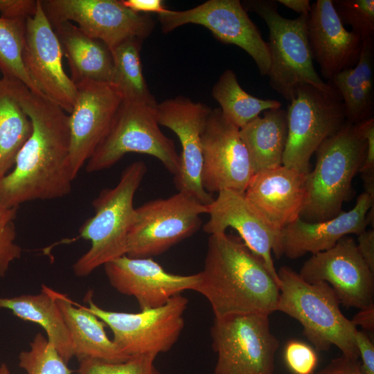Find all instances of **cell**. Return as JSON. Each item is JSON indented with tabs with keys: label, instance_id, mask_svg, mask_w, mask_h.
<instances>
[{
	"label": "cell",
	"instance_id": "obj_40",
	"mask_svg": "<svg viewBox=\"0 0 374 374\" xmlns=\"http://www.w3.org/2000/svg\"><path fill=\"white\" fill-rule=\"evenodd\" d=\"M316 374H364L359 359L341 356L332 359Z\"/></svg>",
	"mask_w": 374,
	"mask_h": 374
},
{
	"label": "cell",
	"instance_id": "obj_47",
	"mask_svg": "<svg viewBox=\"0 0 374 374\" xmlns=\"http://www.w3.org/2000/svg\"><path fill=\"white\" fill-rule=\"evenodd\" d=\"M0 374H11L8 366L5 363L0 365Z\"/></svg>",
	"mask_w": 374,
	"mask_h": 374
},
{
	"label": "cell",
	"instance_id": "obj_32",
	"mask_svg": "<svg viewBox=\"0 0 374 374\" xmlns=\"http://www.w3.org/2000/svg\"><path fill=\"white\" fill-rule=\"evenodd\" d=\"M26 21L0 17V71L2 78L19 81L32 92L43 95L30 78L23 62Z\"/></svg>",
	"mask_w": 374,
	"mask_h": 374
},
{
	"label": "cell",
	"instance_id": "obj_14",
	"mask_svg": "<svg viewBox=\"0 0 374 374\" xmlns=\"http://www.w3.org/2000/svg\"><path fill=\"white\" fill-rule=\"evenodd\" d=\"M201 142L204 189L210 194L224 190L244 193L254 172L240 129L223 117L220 108L211 109Z\"/></svg>",
	"mask_w": 374,
	"mask_h": 374
},
{
	"label": "cell",
	"instance_id": "obj_17",
	"mask_svg": "<svg viewBox=\"0 0 374 374\" xmlns=\"http://www.w3.org/2000/svg\"><path fill=\"white\" fill-rule=\"evenodd\" d=\"M211 109L184 96H177L157 103V118L159 125L174 132L182 151L179 173L174 183L179 192L188 193L204 205L214 199L201 182L202 152L201 136Z\"/></svg>",
	"mask_w": 374,
	"mask_h": 374
},
{
	"label": "cell",
	"instance_id": "obj_29",
	"mask_svg": "<svg viewBox=\"0 0 374 374\" xmlns=\"http://www.w3.org/2000/svg\"><path fill=\"white\" fill-rule=\"evenodd\" d=\"M32 129L31 121L20 105L10 81L0 78V180L13 168Z\"/></svg>",
	"mask_w": 374,
	"mask_h": 374
},
{
	"label": "cell",
	"instance_id": "obj_13",
	"mask_svg": "<svg viewBox=\"0 0 374 374\" xmlns=\"http://www.w3.org/2000/svg\"><path fill=\"white\" fill-rule=\"evenodd\" d=\"M51 24L74 21L88 36L112 50L129 38L142 41L152 31L154 22L146 14L135 12L118 0H41Z\"/></svg>",
	"mask_w": 374,
	"mask_h": 374
},
{
	"label": "cell",
	"instance_id": "obj_20",
	"mask_svg": "<svg viewBox=\"0 0 374 374\" xmlns=\"http://www.w3.org/2000/svg\"><path fill=\"white\" fill-rule=\"evenodd\" d=\"M103 266L109 284L120 294L133 296L141 310L160 307L184 291L193 290L199 279V273H170L151 258L125 255Z\"/></svg>",
	"mask_w": 374,
	"mask_h": 374
},
{
	"label": "cell",
	"instance_id": "obj_27",
	"mask_svg": "<svg viewBox=\"0 0 374 374\" xmlns=\"http://www.w3.org/2000/svg\"><path fill=\"white\" fill-rule=\"evenodd\" d=\"M340 95L346 121L353 124L373 117L374 37L364 39L356 65L336 74L327 82Z\"/></svg>",
	"mask_w": 374,
	"mask_h": 374
},
{
	"label": "cell",
	"instance_id": "obj_9",
	"mask_svg": "<svg viewBox=\"0 0 374 374\" xmlns=\"http://www.w3.org/2000/svg\"><path fill=\"white\" fill-rule=\"evenodd\" d=\"M211 335L217 355L213 374H274L279 342L271 331L269 316L214 317Z\"/></svg>",
	"mask_w": 374,
	"mask_h": 374
},
{
	"label": "cell",
	"instance_id": "obj_46",
	"mask_svg": "<svg viewBox=\"0 0 374 374\" xmlns=\"http://www.w3.org/2000/svg\"><path fill=\"white\" fill-rule=\"evenodd\" d=\"M365 193L374 199V172L362 174Z\"/></svg>",
	"mask_w": 374,
	"mask_h": 374
},
{
	"label": "cell",
	"instance_id": "obj_16",
	"mask_svg": "<svg viewBox=\"0 0 374 374\" xmlns=\"http://www.w3.org/2000/svg\"><path fill=\"white\" fill-rule=\"evenodd\" d=\"M62 51L56 34L37 0V10L26 21L22 53L25 68L44 96L71 113L77 87L64 71Z\"/></svg>",
	"mask_w": 374,
	"mask_h": 374
},
{
	"label": "cell",
	"instance_id": "obj_34",
	"mask_svg": "<svg viewBox=\"0 0 374 374\" xmlns=\"http://www.w3.org/2000/svg\"><path fill=\"white\" fill-rule=\"evenodd\" d=\"M157 355L153 353L131 356L120 363H110L97 359L79 362L75 374H161L154 362Z\"/></svg>",
	"mask_w": 374,
	"mask_h": 374
},
{
	"label": "cell",
	"instance_id": "obj_6",
	"mask_svg": "<svg viewBox=\"0 0 374 374\" xmlns=\"http://www.w3.org/2000/svg\"><path fill=\"white\" fill-rule=\"evenodd\" d=\"M246 11L260 17L269 28V85L285 99L292 101L296 90L308 84L325 91L333 89L317 73L307 31L308 15L287 19L280 15L277 1L249 0L242 3Z\"/></svg>",
	"mask_w": 374,
	"mask_h": 374
},
{
	"label": "cell",
	"instance_id": "obj_19",
	"mask_svg": "<svg viewBox=\"0 0 374 374\" xmlns=\"http://www.w3.org/2000/svg\"><path fill=\"white\" fill-rule=\"evenodd\" d=\"M75 85L76 98L69 114L70 160L75 177L108 132L123 102L111 83L84 80Z\"/></svg>",
	"mask_w": 374,
	"mask_h": 374
},
{
	"label": "cell",
	"instance_id": "obj_3",
	"mask_svg": "<svg viewBox=\"0 0 374 374\" xmlns=\"http://www.w3.org/2000/svg\"><path fill=\"white\" fill-rule=\"evenodd\" d=\"M277 273L280 284L276 311L297 320L317 350L326 351L335 346L343 355L359 359L355 340L357 328L341 312L330 285L323 281L309 283L286 266Z\"/></svg>",
	"mask_w": 374,
	"mask_h": 374
},
{
	"label": "cell",
	"instance_id": "obj_28",
	"mask_svg": "<svg viewBox=\"0 0 374 374\" xmlns=\"http://www.w3.org/2000/svg\"><path fill=\"white\" fill-rule=\"evenodd\" d=\"M254 173L282 166L287 144V111L280 108L263 112L240 129Z\"/></svg>",
	"mask_w": 374,
	"mask_h": 374
},
{
	"label": "cell",
	"instance_id": "obj_43",
	"mask_svg": "<svg viewBox=\"0 0 374 374\" xmlns=\"http://www.w3.org/2000/svg\"><path fill=\"white\" fill-rule=\"evenodd\" d=\"M121 2L126 8L141 14H159L167 9L161 0H121Z\"/></svg>",
	"mask_w": 374,
	"mask_h": 374
},
{
	"label": "cell",
	"instance_id": "obj_33",
	"mask_svg": "<svg viewBox=\"0 0 374 374\" xmlns=\"http://www.w3.org/2000/svg\"><path fill=\"white\" fill-rule=\"evenodd\" d=\"M19 366L27 374H72L53 344L39 332L30 343V349L19 354Z\"/></svg>",
	"mask_w": 374,
	"mask_h": 374
},
{
	"label": "cell",
	"instance_id": "obj_21",
	"mask_svg": "<svg viewBox=\"0 0 374 374\" xmlns=\"http://www.w3.org/2000/svg\"><path fill=\"white\" fill-rule=\"evenodd\" d=\"M307 31L312 59L324 79L328 81L357 63L363 39L345 28L332 0H317L311 5Z\"/></svg>",
	"mask_w": 374,
	"mask_h": 374
},
{
	"label": "cell",
	"instance_id": "obj_41",
	"mask_svg": "<svg viewBox=\"0 0 374 374\" xmlns=\"http://www.w3.org/2000/svg\"><path fill=\"white\" fill-rule=\"evenodd\" d=\"M357 125L367 142L366 157L359 172L361 174L374 172V118L365 120Z\"/></svg>",
	"mask_w": 374,
	"mask_h": 374
},
{
	"label": "cell",
	"instance_id": "obj_18",
	"mask_svg": "<svg viewBox=\"0 0 374 374\" xmlns=\"http://www.w3.org/2000/svg\"><path fill=\"white\" fill-rule=\"evenodd\" d=\"M208 220L203 226L210 235L235 229L247 247L264 262L280 287V280L271 253L278 258L283 256L281 230L262 217L246 198L244 193L224 190L208 205Z\"/></svg>",
	"mask_w": 374,
	"mask_h": 374
},
{
	"label": "cell",
	"instance_id": "obj_30",
	"mask_svg": "<svg viewBox=\"0 0 374 374\" xmlns=\"http://www.w3.org/2000/svg\"><path fill=\"white\" fill-rule=\"evenodd\" d=\"M142 40L129 38L111 50L114 71L112 83L123 101L156 107L157 103L146 84L140 57Z\"/></svg>",
	"mask_w": 374,
	"mask_h": 374
},
{
	"label": "cell",
	"instance_id": "obj_25",
	"mask_svg": "<svg viewBox=\"0 0 374 374\" xmlns=\"http://www.w3.org/2000/svg\"><path fill=\"white\" fill-rule=\"evenodd\" d=\"M70 67L71 79L112 83L114 71L110 49L103 42L84 33L70 21L51 24Z\"/></svg>",
	"mask_w": 374,
	"mask_h": 374
},
{
	"label": "cell",
	"instance_id": "obj_39",
	"mask_svg": "<svg viewBox=\"0 0 374 374\" xmlns=\"http://www.w3.org/2000/svg\"><path fill=\"white\" fill-rule=\"evenodd\" d=\"M355 340L364 374H374V344L366 332L356 330Z\"/></svg>",
	"mask_w": 374,
	"mask_h": 374
},
{
	"label": "cell",
	"instance_id": "obj_42",
	"mask_svg": "<svg viewBox=\"0 0 374 374\" xmlns=\"http://www.w3.org/2000/svg\"><path fill=\"white\" fill-rule=\"evenodd\" d=\"M357 249L364 262L374 273V231L365 230L357 235Z\"/></svg>",
	"mask_w": 374,
	"mask_h": 374
},
{
	"label": "cell",
	"instance_id": "obj_31",
	"mask_svg": "<svg viewBox=\"0 0 374 374\" xmlns=\"http://www.w3.org/2000/svg\"><path fill=\"white\" fill-rule=\"evenodd\" d=\"M213 98L220 105L223 117L240 129L262 112L280 108V101L251 96L240 85L231 69L225 70L212 89Z\"/></svg>",
	"mask_w": 374,
	"mask_h": 374
},
{
	"label": "cell",
	"instance_id": "obj_24",
	"mask_svg": "<svg viewBox=\"0 0 374 374\" xmlns=\"http://www.w3.org/2000/svg\"><path fill=\"white\" fill-rule=\"evenodd\" d=\"M52 294L69 330L74 357L78 362L91 359L120 363L130 357L122 353L108 337L105 330L106 324L85 306L53 289Z\"/></svg>",
	"mask_w": 374,
	"mask_h": 374
},
{
	"label": "cell",
	"instance_id": "obj_38",
	"mask_svg": "<svg viewBox=\"0 0 374 374\" xmlns=\"http://www.w3.org/2000/svg\"><path fill=\"white\" fill-rule=\"evenodd\" d=\"M37 0H0V17L8 19H24L33 16Z\"/></svg>",
	"mask_w": 374,
	"mask_h": 374
},
{
	"label": "cell",
	"instance_id": "obj_2",
	"mask_svg": "<svg viewBox=\"0 0 374 374\" xmlns=\"http://www.w3.org/2000/svg\"><path fill=\"white\" fill-rule=\"evenodd\" d=\"M199 276L193 290L208 301L215 317L276 311L279 285L240 237L210 235Z\"/></svg>",
	"mask_w": 374,
	"mask_h": 374
},
{
	"label": "cell",
	"instance_id": "obj_11",
	"mask_svg": "<svg viewBox=\"0 0 374 374\" xmlns=\"http://www.w3.org/2000/svg\"><path fill=\"white\" fill-rule=\"evenodd\" d=\"M87 310L93 313L113 334L112 341L125 355L153 353L170 350L178 340L184 326V314L188 299L181 294L158 308L136 313L116 312L100 308L88 293Z\"/></svg>",
	"mask_w": 374,
	"mask_h": 374
},
{
	"label": "cell",
	"instance_id": "obj_15",
	"mask_svg": "<svg viewBox=\"0 0 374 374\" xmlns=\"http://www.w3.org/2000/svg\"><path fill=\"white\" fill-rule=\"evenodd\" d=\"M298 274L309 283L329 284L340 304L346 307L360 310L374 304V273L363 260L352 237L346 235L332 248L312 254Z\"/></svg>",
	"mask_w": 374,
	"mask_h": 374
},
{
	"label": "cell",
	"instance_id": "obj_35",
	"mask_svg": "<svg viewBox=\"0 0 374 374\" xmlns=\"http://www.w3.org/2000/svg\"><path fill=\"white\" fill-rule=\"evenodd\" d=\"M332 3L344 25L350 26L362 39L374 37L373 0H332Z\"/></svg>",
	"mask_w": 374,
	"mask_h": 374
},
{
	"label": "cell",
	"instance_id": "obj_12",
	"mask_svg": "<svg viewBox=\"0 0 374 374\" xmlns=\"http://www.w3.org/2000/svg\"><path fill=\"white\" fill-rule=\"evenodd\" d=\"M157 15L164 33L185 24L202 26L220 42L243 49L254 60L260 75H268L270 57L267 42L240 1L208 0L185 10L166 9Z\"/></svg>",
	"mask_w": 374,
	"mask_h": 374
},
{
	"label": "cell",
	"instance_id": "obj_4",
	"mask_svg": "<svg viewBox=\"0 0 374 374\" xmlns=\"http://www.w3.org/2000/svg\"><path fill=\"white\" fill-rule=\"evenodd\" d=\"M146 172L143 161L130 163L115 187L103 189L93 199L95 213L79 229L80 237L89 240L91 247L73 265L76 276H87L98 267L126 255L135 215L134 197Z\"/></svg>",
	"mask_w": 374,
	"mask_h": 374
},
{
	"label": "cell",
	"instance_id": "obj_10",
	"mask_svg": "<svg viewBox=\"0 0 374 374\" xmlns=\"http://www.w3.org/2000/svg\"><path fill=\"white\" fill-rule=\"evenodd\" d=\"M208 207L183 192L148 202L135 208L126 256L151 258L160 255L194 234Z\"/></svg>",
	"mask_w": 374,
	"mask_h": 374
},
{
	"label": "cell",
	"instance_id": "obj_1",
	"mask_svg": "<svg viewBox=\"0 0 374 374\" xmlns=\"http://www.w3.org/2000/svg\"><path fill=\"white\" fill-rule=\"evenodd\" d=\"M32 123V132L13 169L0 180V203L19 207L33 200L63 197L72 188L69 114L43 95L8 79Z\"/></svg>",
	"mask_w": 374,
	"mask_h": 374
},
{
	"label": "cell",
	"instance_id": "obj_45",
	"mask_svg": "<svg viewBox=\"0 0 374 374\" xmlns=\"http://www.w3.org/2000/svg\"><path fill=\"white\" fill-rule=\"evenodd\" d=\"M276 1L298 12L300 15H308L311 11L309 0H278Z\"/></svg>",
	"mask_w": 374,
	"mask_h": 374
},
{
	"label": "cell",
	"instance_id": "obj_26",
	"mask_svg": "<svg viewBox=\"0 0 374 374\" xmlns=\"http://www.w3.org/2000/svg\"><path fill=\"white\" fill-rule=\"evenodd\" d=\"M0 309L9 310L20 319L43 328L47 339L67 364L74 357L70 332L52 289L43 285L39 294L0 297Z\"/></svg>",
	"mask_w": 374,
	"mask_h": 374
},
{
	"label": "cell",
	"instance_id": "obj_22",
	"mask_svg": "<svg viewBox=\"0 0 374 374\" xmlns=\"http://www.w3.org/2000/svg\"><path fill=\"white\" fill-rule=\"evenodd\" d=\"M306 174L284 166L254 173L244 195L270 224L282 230L300 217L305 205Z\"/></svg>",
	"mask_w": 374,
	"mask_h": 374
},
{
	"label": "cell",
	"instance_id": "obj_36",
	"mask_svg": "<svg viewBox=\"0 0 374 374\" xmlns=\"http://www.w3.org/2000/svg\"><path fill=\"white\" fill-rule=\"evenodd\" d=\"M18 208H9L0 203V276L8 271L10 265L21 256L22 249L16 242L15 220Z\"/></svg>",
	"mask_w": 374,
	"mask_h": 374
},
{
	"label": "cell",
	"instance_id": "obj_23",
	"mask_svg": "<svg viewBox=\"0 0 374 374\" xmlns=\"http://www.w3.org/2000/svg\"><path fill=\"white\" fill-rule=\"evenodd\" d=\"M374 206V199L364 192L355 206L327 220L310 222L297 218L281 230L283 255L296 259L310 253L326 251L349 234L359 235L366 230L368 211Z\"/></svg>",
	"mask_w": 374,
	"mask_h": 374
},
{
	"label": "cell",
	"instance_id": "obj_44",
	"mask_svg": "<svg viewBox=\"0 0 374 374\" xmlns=\"http://www.w3.org/2000/svg\"><path fill=\"white\" fill-rule=\"evenodd\" d=\"M350 321L356 327L360 326L364 329L373 332L374 330V304L360 309Z\"/></svg>",
	"mask_w": 374,
	"mask_h": 374
},
{
	"label": "cell",
	"instance_id": "obj_5",
	"mask_svg": "<svg viewBox=\"0 0 374 374\" xmlns=\"http://www.w3.org/2000/svg\"><path fill=\"white\" fill-rule=\"evenodd\" d=\"M366 150V139L358 125L348 121L322 143L316 151L314 169L306 174L307 196L300 215L302 220L321 222L342 212Z\"/></svg>",
	"mask_w": 374,
	"mask_h": 374
},
{
	"label": "cell",
	"instance_id": "obj_7",
	"mask_svg": "<svg viewBox=\"0 0 374 374\" xmlns=\"http://www.w3.org/2000/svg\"><path fill=\"white\" fill-rule=\"evenodd\" d=\"M156 107L123 101L108 132L87 161L86 171L109 168L126 154L134 152L157 158L176 176L180 170V155L174 141L161 131Z\"/></svg>",
	"mask_w": 374,
	"mask_h": 374
},
{
	"label": "cell",
	"instance_id": "obj_37",
	"mask_svg": "<svg viewBox=\"0 0 374 374\" xmlns=\"http://www.w3.org/2000/svg\"><path fill=\"white\" fill-rule=\"evenodd\" d=\"M285 364L293 374H313L318 356L308 344L297 340L289 341L284 350Z\"/></svg>",
	"mask_w": 374,
	"mask_h": 374
},
{
	"label": "cell",
	"instance_id": "obj_8",
	"mask_svg": "<svg viewBox=\"0 0 374 374\" xmlns=\"http://www.w3.org/2000/svg\"><path fill=\"white\" fill-rule=\"evenodd\" d=\"M286 111L288 135L282 164L308 174L312 154L346 123L344 103L334 88L325 91L303 84Z\"/></svg>",
	"mask_w": 374,
	"mask_h": 374
}]
</instances>
